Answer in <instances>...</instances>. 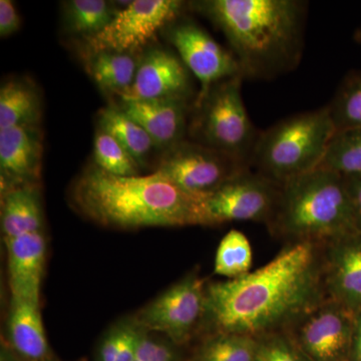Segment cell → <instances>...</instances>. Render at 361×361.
I'll return each mask as SVG.
<instances>
[{"mask_svg": "<svg viewBox=\"0 0 361 361\" xmlns=\"http://www.w3.org/2000/svg\"><path fill=\"white\" fill-rule=\"evenodd\" d=\"M323 278V244L290 242L254 272L207 285L203 320L213 334L285 331L326 300Z\"/></svg>", "mask_w": 361, "mask_h": 361, "instance_id": "obj_1", "label": "cell"}, {"mask_svg": "<svg viewBox=\"0 0 361 361\" xmlns=\"http://www.w3.org/2000/svg\"><path fill=\"white\" fill-rule=\"evenodd\" d=\"M189 6L224 33L244 78L273 80L302 59L307 2L203 0Z\"/></svg>", "mask_w": 361, "mask_h": 361, "instance_id": "obj_2", "label": "cell"}, {"mask_svg": "<svg viewBox=\"0 0 361 361\" xmlns=\"http://www.w3.org/2000/svg\"><path fill=\"white\" fill-rule=\"evenodd\" d=\"M71 201L78 213L104 227L209 226L204 198L187 193L158 172L120 177L94 164L78 176Z\"/></svg>", "mask_w": 361, "mask_h": 361, "instance_id": "obj_3", "label": "cell"}, {"mask_svg": "<svg viewBox=\"0 0 361 361\" xmlns=\"http://www.w3.org/2000/svg\"><path fill=\"white\" fill-rule=\"evenodd\" d=\"M271 231L290 242L326 243L355 231L343 176L319 167L280 185Z\"/></svg>", "mask_w": 361, "mask_h": 361, "instance_id": "obj_4", "label": "cell"}, {"mask_svg": "<svg viewBox=\"0 0 361 361\" xmlns=\"http://www.w3.org/2000/svg\"><path fill=\"white\" fill-rule=\"evenodd\" d=\"M336 133L327 106L283 118L260 132L250 168L282 185L319 168Z\"/></svg>", "mask_w": 361, "mask_h": 361, "instance_id": "obj_5", "label": "cell"}, {"mask_svg": "<svg viewBox=\"0 0 361 361\" xmlns=\"http://www.w3.org/2000/svg\"><path fill=\"white\" fill-rule=\"evenodd\" d=\"M243 80L242 75L227 78L195 99L188 135L192 142L250 167L260 132L251 122L242 99Z\"/></svg>", "mask_w": 361, "mask_h": 361, "instance_id": "obj_6", "label": "cell"}, {"mask_svg": "<svg viewBox=\"0 0 361 361\" xmlns=\"http://www.w3.org/2000/svg\"><path fill=\"white\" fill-rule=\"evenodd\" d=\"M186 6L179 0L130 1L104 30L85 39V51H140L159 30L179 20Z\"/></svg>", "mask_w": 361, "mask_h": 361, "instance_id": "obj_7", "label": "cell"}, {"mask_svg": "<svg viewBox=\"0 0 361 361\" xmlns=\"http://www.w3.org/2000/svg\"><path fill=\"white\" fill-rule=\"evenodd\" d=\"M248 169L231 157L186 140L161 154L156 172L187 193L205 198Z\"/></svg>", "mask_w": 361, "mask_h": 361, "instance_id": "obj_8", "label": "cell"}, {"mask_svg": "<svg viewBox=\"0 0 361 361\" xmlns=\"http://www.w3.org/2000/svg\"><path fill=\"white\" fill-rule=\"evenodd\" d=\"M355 313L327 298L285 330L311 361H349Z\"/></svg>", "mask_w": 361, "mask_h": 361, "instance_id": "obj_9", "label": "cell"}, {"mask_svg": "<svg viewBox=\"0 0 361 361\" xmlns=\"http://www.w3.org/2000/svg\"><path fill=\"white\" fill-rule=\"evenodd\" d=\"M280 185L252 169L243 171L204 198L209 226L232 221L269 222Z\"/></svg>", "mask_w": 361, "mask_h": 361, "instance_id": "obj_10", "label": "cell"}, {"mask_svg": "<svg viewBox=\"0 0 361 361\" xmlns=\"http://www.w3.org/2000/svg\"><path fill=\"white\" fill-rule=\"evenodd\" d=\"M206 285L191 274L148 304L137 316L141 326L165 334L175 343H184L204 319Z\"/></svg>", "mask_w": 361, "mask_h": 361, "instance_id": "obj_11", "label": "cell"}, {"mask_svg": "<svg viewBox=\"0 0 361 361\" xmlns=\"http://www.w3.org/2000/svg\"><path fill=\"white\" fill-rule=\"evenodd\" d=\"M167 35L179 52L180 61L200 82L201 89L196 99L205 96L217 82L242 75L232 51L224 49L203 27L189 18H180L169 25Z\"/></svg>", "mask_w": 361, "mask_h": 361, "instance_id": "obj_12", "label": "cell"}, {"mask_svg": "<svg viewBox=\"0 0 361 361\" xmlns=\"http://www.w3.org/2000/svg\"><path fill=\"white\" fill-rule=\"evenodd\" d=\"M327 298L353 312L361 310V233H346L323 244Z\"/></svg>", "mask_w": 361, "mask_h": 361, "instance_id": "obj_13", "label": "cell"}, {"mask_svg": "<svg viewBox=\"0 0 361 361\" xmlns=\"http://www.w3.org/2000/svg\"><path fill=\"white\" fill-rule=\"evenodd\" d=\"M118 108L148 133L161 154L186 141L193 110L190 99H122Z\"/></svg>", "mask_w": 361, "mask_h": 361, "instance_id": "obj_14", "label": "cell"}, {"mask_svg": "<svg viewBox=\"0 0 361 361\" xmlns=\"http://www.w3.org/2000/svg\"><path fill=\"white\" fill-rule=\"evenodd\" d=\"M190 71L180 59L164 49L142 54L134 84L122 99H191Z\"/></svg>", "mask_w": 361, "mask_h": 361, "instance_id": "obj_15", "label": "cell"}, {"mask_svg": "<svg viewBox=\"0 0 361 361\" xmlns=\"http://www.w3.org/2000/svg\"><path fill=\"white\" fill-rule=\"evenodd\" d=\"M42 145L39 126H16L0 130V169L6 189L39 179Z\"/></svg>", "mask_w": 361, "mask_h": 361, "instance_id": "obj_16", "label": "cell"}, {"mask_svg": "<svg viewBox=\"0 0 361 361\" xmlns=\"http://www.w3.org/2000/svg\"><path fill=\"white\" fill-rule=\"evenodd\" d=\"M11 299L39 304L47 244L42 232L4 239Z\"/></svg>", "mask_w": 361, "mask_h": 361, "instance_id": "obj_17", "label": "cell"}, {"mask_svg": "<svg viewBox=\"0 0 361 361\" xmlns=\"http://www.w3.org/2000/svg\"><path fill=\"white\" fill-rule=\"evenodd\" d=\"M8 336L13 348L25 360H44L49 353V343L39 304L11 299Z\"/></svg>", "mask_w": 361, "mask_h": 361, "instance_id": "obj_18", "label": "cell"}, {"mask_svg": "<svg viewBox=\"0 0 361 361\" xmlns=\"http://www.w3.org/2000/svg\"><path fill=\"white\" fill-rule=\"evenodd\" d=\"M42 224L44 216L39 195L32 184L6 190L1 205L4 239L42 232Z\"/></svg>", "mask_w": 361, "mask_h": 361, "instance_id": "obj_19", "label": "cell"}, {"mask_svg": "<svg viewBox=\"0 0 361 361\" xmlns=\"http://www.w3.org/2000/svg\"><path fill=\"white\" fill-rule=\"evenodd\" d=\"M42 102L37 87L25 78H14L0 90V130L16 126H39Z\"/></svg>", "mask_w": 361, "mask_h": 361, "instance_id": "obj_20", "label": "cell"}, {"mask_svg": "<svg viewBox=\"0 0 361 361\" xmlns=\"http://www.w3.org/2000/svg\"><path fill=\"white\" fill-rule=\"evenodd\" d=\"M139 51H99L87 54V71L102 89L118 96L134 84L142 56Z\"/></svg>", "mask_w": 361, "mask_h": 361, "instance_id": "obj_21", "label": "cell"}, {"mask_svg": "<svg viewBox=\"0 0 361 361\" xmlns=\"http://www.w3.org/2000/svg\"><path fill=\"white\" fill-rule=\"evenodd\" d=\"M97 123L99 129L111 135L134 157L141 167L146 165L147 160L157 149L148 133L120 108L106 106L102 109L97 116Z\"/></svg>", "mask_w": 361, "mask_h": 361, "instance_id": "obj_22", "label": "cell"}, {"mask_svg": "<svg viewBox=\"0 0 361 361\" xmlns=\"http://www.w3.org/2000/svg\"><path fill=\"white\" fill-rule=\"evenodd\" d=\"M118 11L116 4L104 0H71L63 4L66 30L73 35L94 37L106 27Z\"/></svg>", "mask_w": 361, "mask_h": 361, "instance_id": "obj_23", "label": "cell"}, {"mask_svg": "<svg viewBox=\"0 0 361 361\" xmlns=\"http://www.w3.org/2000/svg\"><path fill=\"white\" fill-rule=\"evenodd\" d=\"M327 106L336 132L361 129V71L344 78Z\"/></svg>", "mask_w": 361, "mask_h": 361, "instance_id": "obj_24", "label": "cell"}, {"mask_svg": "<svg viewBox=\"0 0 361 361\" xmlns=\"http://www.w3.org/2000/svg\"><path fill=\"white\" fill-rule=\"evenodd\" d=\"M257 339L237 334H213L202 344L194 361H256Z\"/></svg>", "mask_w": 361, "mask_h": 361, "instance_id": "obj_25", "label": "cell"}, {"mask_svg": "<svg viewBox=\"0 0 361 361\" xmlns=\"http://www.w3.org/2000/svg\"><path fill=\"white\" fill-rule=\"evenodd\" d=\"M253 253L245 234L231 230L221 240L216 252L214 271L227 279H237L250 272Z\"/></svg>", "mask_w": 361, "mask_h": 361, "instance_id": "obj_26", "label": "cell"}, {"mask_svg": "<svg viewBox=\"0 0 361 361\" xmlns=\"http://www.w3.org/2000/svg\"><path fill=\"white\" fill-rule=\"evenodd\" d=\"M320 167L341 175L361 174V129L337 130Z\"/></svg>", "mask_w": 361, "mask_h": 361, "instance_id": "obj_27", "label": "cell"}, {"mask_svg": "<svg viewBox=\"0 0 361 361\" xmlns=\"http://www.w3.org/2000/svg\"><path fill=\"white\" fill-rule=\"evenodd\" d=\"M94 164L102 170L120 177L140 176L141 165L111 135L97 129L94 141Z\"/></svg>", "mask_w": 361, "mask_h": 361, "instance_id": "obj_28", "label": "cell"}, {"mask_svg": "<svg viewBox=\"0 0 361 361\" xmlns=\"http://www.w3.org/2000/svg\"><path fill=\"white\" fill-rule=\"evenodd\" d=\"M256 361H311L286 331L256 337Z\"/></svg>", "mask_w": 361, "mask_h": 361, "instance_id": "obj_29", "label": "cell"}, {"mask_svg": "<svg viewBox=\"0 0 361 361\" xmlns=\"http://www.w3.org/2000/svg\"><path fill=\"white\" fill-rule=\"evenodd\" d=\"M134 361H178V355L169 344L142 336Z\"/></svg>", "mask_w": 361, "mask_h": 361, "instance_id": "obj_30", "label": "cell"}, {"mask_svg": "<svg viewBox=\"0 0 361 361\" xmlns=\"http://www.w3.org/2000/svg\"><path fill=\"white\" fill-rule=\"evenodd\" d=\"M351 210L355 229L361 233V174L342 175Z\"/></svg>", "mask_w": 361, "mask_h": 361, "instance_id": "obj_31", "label": "cell"}, {"mask_svg": "<svg viewBox=\"0 0 361 361\" xmlns=\"http://www.w3.org/2000/svg\"><path fill=\"white\" fill-rule=\"evenodd\" d=\"M20 18L11 0L0 1V37H7L20 30Z\"/></svg>", "mask_w": 361, "mask_h": 361, "instance_id": "obj_32", "label": "cell"}, {"mask_svg": "<svg viewBox=\"0 0 361 361\" xmlns=\"http://www.w3.org/2000/svg\"><path fill=\"white\" fill-rule=\"evenodd\" d=\"M123 339V329L116 330L104 341L101 348L102 361H116Z\"/></svg>", "mask_w": 361, "mask_h": 361, "instance_id": "obj_33", "label": "cell"}, {"mask_svg": "<svg viewBox=\"0 0 361 361\" xmlns=\"http://www.w3.org/2000/svg\"><path fill=\"white\" fill-rule=\"evenodd\" d=\"M349 361H361V310L355 313V329Z\"/></svg>", "mask_w": 361, "mask_h": 361, "instance_id": "obj_34", "label": "cell"}, {"mask_svg": "<svg viewBox=\"0 0 361 361\" xmlns=\"http://www.w3.org/2000/svg\"><path fill=\"white\" fill-rule=\"evenodd\" d=\"M353 39H355V42H357L358 44L361 45V26L356 30L355 35H353Z\"/></svg>", "mask_w": 361, "mask_h": 361, "instance_id": "obj_35", "label": "cell"}, {"mask_svg": "<svg viewBox=\"0 0 361 361\" xmlns=\"http://www.w3.org/2000/svg\"><path fill=\"white\" fill-rule=\"evenodd\" d=\"M42 361H51V360H42Z\"/></svg>", "mask_w": 361, "mask_h": 361, "instance_id": "obj_36", "label": "cell"}]
</instances>
